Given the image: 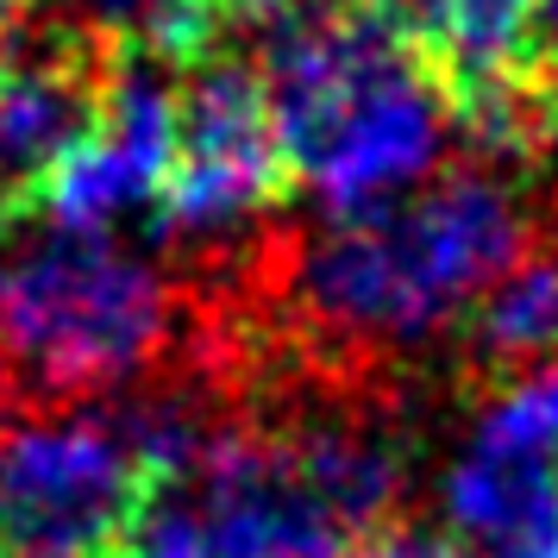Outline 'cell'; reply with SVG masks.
Listing matches in <instances>:
<instances>
[{
  "mask_svg": "<svg viewBox=\"0 0 558 558\" xmlns=\"http://www.w3.org/2000/svg\"><path fill=\"white\" fill-rule=\"evenodd\" d=\"M252 26L282 163L327 220L383 214L446 177V82L377 0H252Z\"/></svg>",
  "mask_w": 558,
  "mask_h": 558,
  "instance_id": "obj_1",
  "label": "cell"
},
{
  "mask_svg": "<svg viewBox=\"0 0 558 558\" xmlns=\"http://www.w3.org/2000/svg\"><path fill=\"white\" fill-rule=\"evenodd\" d=\"M527 252V202L496 163L446 170L421 195L320 220L289 252V302L352 352H421L471 320L489 282Z\"/></svg>",
  "mask_w": 558,
  "mask_h": 558,
  "instance_id": "obj_2",
  "label": "cell"
},
{
  "mask_svg": "<svg viewBox=\"0 0 558 558\" xmlns=\"http://www.w3.org/2000/svg\"><path fill=\"white\" fill-rule=\"evenodd\" d=\"M408 446L377 421L220 433L195 471L214 558H352L396 514Z\"/></svg>",
  "mask_w": 558,
  "mask_h": 558,
  "instance_id": "obj_3",
  "label": "cell"
},
{
  "mask_svg": "<svg viewBox=\"0 0 558 558\" xmlns=\"http://www.w3.org/2000/svg\"><path fill=\"white\" fill-rule=\"evenodd\" d=\"M177 332V289L113 232H45L0 257V357L51 396H107Z\"/></svg>",
  "mask_w": 558,
  "mask_h": 558,
  "instance_id": "obj_4",
  "label": "cell"
},
{
  "mask_svg": "<svg viewBox=\"0 0 558 558\" xmlns=\"http://www.w3.org/2000/svg\"><path fill=\"white\" fill-rule=\"evenodd\" d=\"M145 471L113 408H45L0 427V553L113 558L138 521Z\"/></svg>",
  "mask_w": 558,
  "mask_h": 558,
  "instance_id": "obj_5",
  "label": "cell"
},
{
  "mask_svg": "<svg viewBox=\"0 0 558 558\" xmlns=\"http://www.w3.org/2000/svg\"><path fill=\"white\" fill-rule=\"evenodd\" d=\"M282 145L252 63H202L182 82L177 163L157 202V227L189 252H220L270 214L282 195Z\"/></svg>",
  "mask_w": 558,
  "mask_h": 558,
  "instance_id": "obj_6",
  "label": "cell"
},
{
  "mask_svg": "<svg viewBox=\"0 0 558 558\" xmlns=\"http://www.w3.org/2000/svg\"><path fill=\"white\" fill-rule=\"evenodd\" d=\"M182 132V88L157 63L126 57L107 76L95 101V126L82 132L70 163L45 182L57 232H113L132 214H151L163 202V182L177 163Z\"/></svg>",
  "mask_w": 558,
  "mask_h": 558,
  "instance_id": "obj_7",
  "label": "cell"
},
{
  "mask_svg": "<svg viewBox=\"0 0 558 558\" xmlns=\"http://www.w3.org/2000/svg\"><path fill=\"white\" fill-rule=\"evenodd\" d=\"M446 539L471 558H558V458L502 452L458 433L433 477Z\"/></svg>",
  "mask_w": 558,
  "mask_h": 558,
  "instance_id": "obj_8",
  "label": "cell"
},
{
  "mask_svg": "<svg viewBox=\"0 0 558 558\" xmlns=\"http://www.w3.org/2000/svg\"><path fill=\"white\" fill-rule=\"evenodd\" d=\"M101 88L70 45H7L0 51V195L45 189L95 126Z\"/></svg>",
  "mask_w": 558,
  "mask_h": 558,
  "instance_id": "obj_9",
  "label": "cell"
},
{
  "mask_svg": "<svg viewBox=\"0 0 558 558\" xmlns=\"http://www.w3.org/2000/svg\"><path fill=\"white\" fill-rule=\"evenodd\" d=\"M414 38L477 88H502L533 45V0H396Z\"/></svg>",
  "mask_w": 558,
  "mask_h": 558,
  "instance_id": "obj_10",
  "label": "cell"
},
{
  "mask_svg": "<svg viewBox=\"0 0 558 558\" xmlns=\"http://www.w3.org/2000/svg\"><path fill=\"white\" fill-rule=\"evenodd\" d=\"M471 339L496 364H553L558 357V245L521 252L471 314Z\"/></svg>",
  "mask_w": 558,
  "mask_h": 558,
  "instance_id": "obj_11",
  "label": "cell"
},
{
  "mask_svg": "<svg viewBox=\"0 0 558 558\" xmlns=\"http://www.w3.org/2000/svg\"><path fill=\"white\" fill-rule=\"evenodd\" d=\"M113 421H120L145 477H195L202 458L214 452V439H220L207 408L182 389H145V396L113 408Z\"/></svg>",
  "mask_w": 558,
  "mask_h": 558,
  "instance_id": "obj_12",
  "label": "cell"
},
{
  "mask_svg": "<svg viewBox=\"0 0 558 558\" xmlns=\"http://www.w3.org/2000/svg\"><path fill=\"white\" fill-rule=\"evenodd\" d=\"M464 439L502 446V452L558 458V357L553 364H533V371H514V377L471 414Z\"/></svg>",
  "mask_w": 558,
  "mask_h": 558,
  "instance_id": "obj_13",
  "label": "cell"
},
{
  "mask_svg": "<svg viewBox=\"0 0 558 558\" xmlns=\"http://www.w3.org/2000/svg\"><path fill=\"white\" fill-rule=\"evenodd\" d=\"M107 38H132L145 51H195L220 26L227 0H70Z\"/></svg>",
  "mask_w": 558,
  "mask_h": 558,
  "instance_id": "obj_14",
  "label": "cell"
},
{
  "mask_svg": "<svg viewBox=\"0 0 558 558\" xmlns=\"http://www.w3.org/2000/svg\"><path fill=\"white\" fill-rule=\"evenodd\" d=\"M120 558H214V546H207V527L195 514V502H151V508H138Z\"/></svg>",
  "mask_w": 558,
  "mask_h": 558,
  "instance_id": "obj_15",
  "label": "cell"
},
{
  "mask_svg": "<svg viewBox=\"0 0 558 558\" xmlns=\"http://www.w3.org/2000/svg\"><path fill=\"white\" fill-rule=\"evenodd\" d=\"M352 558H471L464 546H452L446 533L427 527H396V533H371Z\"/></svg>",
  "mask_w": 558,
  "mask_h": 558,
  "instance_id": "obj_16",
  "label": "cell"
},
{
  "mask_svg": "<svg viewBox=\"0 0 558 558\" xmlns=\"http://www.w3.org/2000/svg\"><path fill=\"white\" fill-rule=\"evenodd\" d=\"M533 45L558 57V0H533Z\"/></svg>",
  "mask_w": 558,
  "mask_h": 558,
  "instance_id": "obj_17",
  "label": "cell"
},
{
  "mask_svg": "<svg viewBox=\"0 0 558 558\" xmlns=\"http://www.w3.org/2000/svg\"><path fill=\"white\" fill-rule=\"evenodd\" d=\"M20 7H26V0H0V51H7V32L20 20Z\"/></svg>",
  "mask_w": 558,
  "mask_h": 558,
  "instance_id": "obj_18",
  "label": "cell"
},
{
  "mask_svg": "<svg viewBox=\"0 0 558 558\" xmlns=\"http://www.w3.org/2000/svg\"><path fill=\"white\" fill-rule=\"evenodd\" d=\"M7 389H13V371H7V357H0V408H7Z\"/></svg>",
  "mask_w": 558,
  "mask_h": 558,
  "instance_id": "obj_19",
  "label": "cell"
},
{
  "mask_svg": "<svg viewBox=\"0 0 558 558\" xmlns=\"http://www.w3.org/2000/svg\"><path fill=\"white\" fill-rule=\"evenodd\" d=\"M0 558H7V553H0Z\"/></svg>",
  "mask_w": 558,
  "mask_h": 558,
  "instance_id": "obj_20",
  "label": "cell"
}]
</instances>
